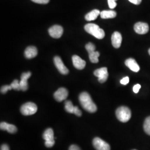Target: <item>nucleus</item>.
Returning a JSON list of instances; mask_svg holds the SVG:
<instances>
[{"instance_id":"6","label":"nucleus","mask_w":150,"mask_h":150,"mask_svg":"<svg viewBox=\"0 0 150 150\" xmlns=\"http://www.w3.org/2000/svg\"><path fill=\"white\" fill-rule=\"evenodd\" d=\"M94 75L98 78V80L100 83H104L107 81L108 73L106 67H102L94 71Z\"/></svg>"},{"instance_id":"2","label":"nucleus","mask_w":150,"mask_h":150,"mask_svg":"<svg viewBox=\"0 0 150 150\" xmlns=\"http://www.w3.org/2000/svg\"><path fill=\"white\" fill-rule=\"evenodd\" d=\"M85 30L86 32L97 39H102L105 36V33L103 30L94 23L87 24L85 26Z\"/></svg>"},{"instance_id":"7","label":"nucleus","mask_w":150,"mask_h":150,"mask_svg":"<svg viewBox=\"0 0 150 150\" xmlns=\"http://www.w3.org/2000/svg\"><path fill=\"white\" fill-rule=\"evenodd\" d=\"M54 61L55 66L57 67V70H59L61 74H62V75H67L69 74V71L65 66L62 59L59 56H55L54 57Z\"/></svg>"},{"instance_id":"10","label":"nucleus","mask_w":150,"mask_h":150,"mask_svg":"<svg viewBox=\"0 0 150 150\" xmlns=\"http://www.w3.org/2000/svg\"><path fill=\"white\" fill-rule=\"evenodd\" d=\"M134 30L138 34L144 35L149 32V26L146 23L139 22L134 25Z\"/></svg>"},{"instance_id":"8","label":"nucleus","mask_w":150,"mask_h":150,"mask_svg":"<svg viewBox=\"0 0 150 150\" xmlns=\"http://www.w3.org/2000/svg\"><path fill=\"white\" fill-rule=\"evenodd\" d=\"M69 95V92L64 87H61L54 93V98L58 102L65 100Z\"/></svg>"},{"instance_id":"12","label":"nucleus","mask_w":150,"mask_h":150,"mask_svg":"<svg viewBox=\"0 0 150 150\" xmlns=\"http://www.w3.org/2000/svg\"><path fill=\"white\" fill-rule=\"evenodd\" d=\"M72 62L76 69L78 70H82L86 66V62L82 59L80 57L77 55H74L72 56Z\"/></svg>"},{"instance_id":"9","label":"nucleus","mask_w":150,"mask_h":150,"mask_svg":"<svg viewBox=\"0 0 150 150\" xmlns=\"http://www.w3.org/2000/svg\"><path fill=\"white\" fill-rule=\"evenodd\" d=\"M64 32V29L62 26L59 25H54L52 27L48 29V33L52 38H60Z\"/></svg>"},{"instance_id":"18","label":"nucleus","mask_w":150,"mask_h":150,"mask_svg":"<svg viewBox=\"0 0 150 150\" xmlns=\"http://www.w3.org/2000/svg\"><path fill=\"white\" fill-rule=\"evenodd\" d=\"M100 11L98 10H93L86 15L85 16V19L88 21H93L96 20L97 17L100 15Z\"/></svg>"},{"instance_id":"33","label":"nucleus","mask_w":150,"mask_h":150,"mask_svg":"<svg viewBox=\"0 0 150 150\" xmlns=\"http://www.w3.org/2000/svg\"><path fill=\"white\" fill-rule=\"evenodd\" d=\"M1 150H10V148L8 145L4 144L1 146Z\"/></svg>"},{"instance_id":"31","label":"nucleus","mask_w":150,"mask_h":150,"mask_svg":"<svg viewBox=\"0 0 150 150\" xmlns=\"http://www.w3.org/2000/svg\"><path fill=\"white\" fill-rule=\"evenodd\" d=\"M69 150H81L80 148L77 145H72L70 147Z\"/></svg>"},{"instance_id":"35","label":"nucleus","mask_w":150,"mask_h":150,"mask_svg":"<svg viewBox=\"0 0 150 150\" xmlns=\"http://www.w3.org/2000/svg\"></svg>"},{"instance_id":"16","label":"nucleus","mask_w":150,"mask_h":150,"mask_svg":"<svg viewBox=\"0 0 150 150\" xmlns=\"http://www.w3.org/2000/svg\"><path fill=\"white\" fill-rule=\"evenodd\" d=\"M125 64L130 70L135 72H139L140 69L139 66L136 62V61L132 58L126 59L125 61Z\"/></svg>"},{"instance_id":"1","label":"nucleus","mask_w":150,"mask_h":150,"mask_svg":"<svg viewBox=\"0 0 150 150\" xmlns=\"http://www.w3.org/2000/svg\"><path fill=\"white\" fill-rule=\"evenodd\" d=\"M79 101L81 105L87 112L94 113L96 112L97 106L93 102L90 95L86 92H82L79 96Z\"/></svg>"},{"instance_id":"13","label":"nucleus","mask_w":150,"mask_h":150,"mask_svg":"<svg viewBox=\"0 0 150 150\" xmlns=\"http://www.w3.org/2000/svg\"><path fill=\"white\" fill-rule=\"evenodd\" d=\"M122 38L121 33L118 32H115L112 34L111 37V41L112 46L116 48L120 47L122 43Z\"/></svg>"},{"instance_id":"17","label":"nucleus","mask_w":150,"mask_h":150,"mask_svg":"<svg viewBox=\"0 0 150 150\" xmlns=\"http://www.w3.org/2000/svg\"><path fill=\"white\" fill-rule=\"evenodd\" d=\"M42 137L45 141H54L53 129L51 128L46 129L43 133Z\"/></svg>"},{"instance_id":"27","label":"nucleus","mask_w":150,"mask_h":150,"mask_svg":"<svg viewBox=\"0 0 150 150\" xmlns=\"http://www.w3.org/2000/svg\"><path fill=\"white\" fill-rule=\"evenodd\" d=\"M74 113L76 115V116H79V117L82 115V112H81L79 108V107H77V106H75Z\"/></svg>"},{"instance_id":"5","label":"nucleus","mask_w":150,"mask_h":150,"mask_svg":"<svg viewBox=\"0 0 150 150\" xmlns=\"http://www.w3.org/2000/svg\"><path fill=\"white\" fill-rule=\"evenodd\" d=\"M92 144L97 150H110V145L99 137L93 139Z\"/></svg>"},{"instance_id":"30","label":"nucleus","mask_w":150,"mask_h":150,"mask_svg":"<svg viewBox=\"0 0 150 150\" xmlns=\"http://www.w3.org/2000/svg\"><path fill=\"white\" fill-rule=\"evenodd\" d=\"M141 85L139 84H137L136 85H134L133 87V91L135 93H137L139 91V89L141 88Z\"/></svg>"},{"instance_id":"26","label":"nucleus","mask_w":150,"mask_h":150,"mask_svg":"<svg viewBox=\"0 0 150 150\" xmlns=\"http://www.w3.org/2000/svg\"><path fill=\"white\" fill-rule=\"evenodd\" d=\"M32 2L39 4H48L50 0H31Z\"/></svg>"},{"instance_id":"15","label":"nucleus","mask_w":150,"mask_h":150,"mask_svg":"<svg viewBox=\"0 0 150 150\" xmlns=\"http://www.w3.org/2000/svg\"><path fill=\"white\" fill-rule=\"evenodd\" d=\"M38 54V49L35 46H28L25 51V56L28 59L35 57Z\"/></svg>"},{"instance_id":"11","label":"nucleus","mask_w":150,"mask_h":150,"mask_svg":"<svg viewBox=\"0 0 150 150\" xmlns=\"http://www.w3.org/2000/svg\"><path fill=\"white\" fill-rule=\"evenodd\" d=\"M31 76L30 72H27L23 73L21 76V80L20 81V85L21 87V90L26 91L28 89V82L27 80Z\"/></svg>"},{"instance_id":"4","label":"nucleus","mask_w":150,"mask_h":150,"mask_svg":"<svg viewBox=\"0 0 150 150\" xmlns=\"http://www.w3.org/2000/svg\"><path fill=\"white\" fill-rule=\"evenodd\" d=\"M38 111V106L33 102H27L23 104L20 108V111L23 115L30 116L35 114Z\"/></svg>"},{"instance_id":"28","label":"nucleus","mask_w":150,"mask_h":150,"mask_svg":"<svg viewBox=\"0 0 150 150\" xmlns=\"http://www.w3.org/2000/svg\"><path fill=\"white\" fill-rule=\"evenodd\" d=\"M120 82L121 84L126 85L127 84H128L129 82V77H125L123 79H122L120 81Z\"/></svg>"},{"instance_id":"24","label":"nucleus","mask_w":150,"mask_h":150,"mask_svg":"<svg viewBox=\"0 0 150 150\" xmlns=\"http://www.w3.org/2000/svg\"><path fill=\"white\" fill-rule=\"evenodd\" d=\"M12 87L11 85H5L2 86L1 88V92L2 93H6L8 90H12Z\"/></svg>"},{"instance_id":"23","label":"nucleus","mask_w":150,"mask_h":150,"mask_svg":"<svg viewBox=\"0 0 150 150\" xmlns=\"http://www.w3.org/2000/svg\"><path fill=\"white\" fill-rule=\"evenodd\" d=\"M12 88L15 90H17V91H20L21 90V87H20V81L17 80H15L13 81L11 85Z\"/></svg>"},{"instance_id":"20","label":"nucleus","mask_w":150,"mask_h":150,"mask_svg":"<svg viewBox=\"0 0 150 150\" xmlns=\"http://www.w3.org/2000/svg\"><path fill=\"white\" fill-rule=\"evenodd\" d=\"M89 55V59L92 63L96 64L98 62V57L100 56V53L97 51H92L90 52H88Z\"/></svg>"},{"instance_id":"22","label":"nucleus","mask_w":150,"mask_h":150,"mask_svg":"<svg viewBox=\"0 0 150 150\" xmlns=\"http://www.w3.org/2000/svg\"><path fill=\"white\" fill-rule=\"evenodd\" d=\"M144 129L145 132L149 135H150V116L145 119Z\"/></svg>"},{"instance_id":"29","label":"nucleus","mask_w":150,"mask_h":150,"mask_svg":"<svg viewBox=\"0 0 150 150\" xmlns=\"http://www.w3.org/2000/svg\"><path fill=\"white\" fill-rule=\"evenodd\" d=\"M54 143H55L54 141H45V145L46 146V147L50 148V147H52L54 146Z\"/></svg>"},{"instance_id":"14","label":"nucleus","mask_w":150,"mask_h":150,"mask_svg":"<svg viewBox=\"0 0 150 150\" xmlns=\"http://www.w3.org/2000/svg\"><path fill=\"white\" fill-rule=\"evenodd\" d=\"M0 129L1 130L7 131L10 134H15L17 131V129L15 125L8 124L5 122H2L0 123Z\"/></svg>"},{"instance_id":"32","label":"nucleus","mask_w":150,"mask_h":150,"mask_svg":"<svg viewBox=\"0 0 150 150\" xmlns=\"http://www.w3.org/2000/svg\"><path fill=\"white\" fill-rule=\"evenodd\" d=\"M129 1L134 5H139L141 3L142 0H129Z\"/></svg>"},{"instance_id":"25","label":"nucleus","mask_w":150,"mask_h":150,"mask_svg":"<svg viewBox=\"0 0 150 150\" xmlns=\"http://www.w3.org/2000/svg\"><path fill=\"white\" fill-rule=\"evenodd\" d=\"M117 0H108V4L109 6V7L111 9H113L115 8L116 6H117V4L116 2Z\"/></svg>"},{"instance_id":"19","label":"nucleus","mask_w":150,"mask_h":150,"mask_svg":"<svg viewBox=\"0 0 150 150\" xmlns=\"http://www.w3.org/2000/svg\"><path fill=\"white\" fill-rule=\"evenodd\" d=\"M117 15L116 12L115 11H106L104 10L101 12L100 16L103 19H107V18H113L116 17Z\"/></svg>"},{"instance_id":"21","label":"nucleus","mask_w":150,"mask_h":150,"mask_svg":"<svg viewBox=\"0 0 150 150\" xmlns=\"http://www.w3.org/2000/svg\"><path fill=\"white\" fill-rule=\"evenodd\" d=\"M64 108L67 112L74 113L75 106L71 101H66L64 103Z\"/></svg>"},{"instance_id":"34","label":"nucleus","mask_w":150,"mask_h":150,"mask_svg":"<svg viewBox=\"0 0 150 150\" xmlns=\"http://www.w3.org/2000/svg\"><path fill=\"white\" fill-rule=\"evenodd\" d=\"M149 54L150 55V48L149 50Z\"/></svg>"},{"instance_id":"3","label":"nucleus","mask_w":150,"mask_h":150,"mask_svg":"<svg viewBox=\"0 0 150 150\" xmlns=\"http://www.w3.org/2000/svg\"><path fill=\"white\" fill-rule=\"evenodd\" d=\"M116 115L120 121L125 123L129 121L131 117V112L128 107L121 106L117 109Z\"/></svg>"}]
</instances>
